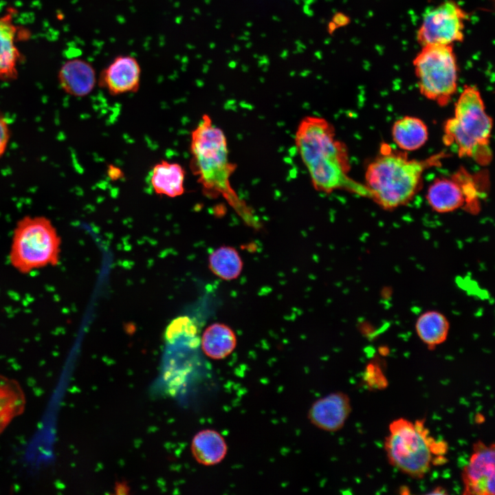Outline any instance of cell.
<instances>
[{"label": "cell", "mask_w": 495, "mask_h": 495, "mask_svg": "<svg viewBox=\"0 0 495 495\" xmlns=\"http://www.w3.org/2000/svg\"><path fill=\"white\" fill-rule=\"evenodd\" d=\"M296 144L317 190L331 192L344 188L370 198L366 186L348 176L346 148L336 139L333 127L324 119L305 118L297 129Z\"/></svg>", "instance_id": "6da1fadb"}, {"label": "cell", "mask_w": 495, "mask_h": 495, "mask_svg": "<svg viewBox=\"0 0 495 495\" xmlns=\"http://www.w3.org/2000/svg\"><path fill=\"white\" fill-rule=\"evenodd\" d=\"M190 168L197 177L204 195H222L228 200L236 199L230 177L235 165L229 161L226 138L210 117L204 114L191 133Z\"/></svg>", "instance_id": "7a4b0ae2"}, {"label": "cell", "mask_w": 495, "mask_h": 495, "mask_svg": "<svg viewBox=\"0 0 495 495\" xmlns=\"http://www.w3.org/2000/svg\"><path fill=\"white\" fill-rule=\"evenodd\" d=\"M492 120L479 90L466 85L455 103L454 116L444 125L445 144L455 146L460 157L485 165L492 157Z\"/></svg>", "instance_id": "3957f363"}, {"label": "cell", "mask_w": 495, "mask_h": 495, "mask_svg": "<svg viewBox=\"0 0 495 495\" xmlns=\"http://www.w3.org/2000/svg\"><path fill=\"white\" fill-rule=\"evenodd\" d=\"M431 160L409 159L385 151L366 170L364 186L370 198L384 209L408 203L418 190L422 175Z\"/></svg>", "instance_id": "277c9868"}, {"label": "cell", "mask_w": 495, "mask_h": 495, "mask_svg": "<svg viewBox=\"0 0 495 495\" xmlns=\"http://www.w3.org/2000/svg\"><path fill=\"white\" fill-rule=\"evenodd\" d=\"M389 463L404 474L422 478L433 464L432 454H445V441H435L426 428L424 419L412 422L404 418L393 421L384 440Z\"/></svg>", "instance_id": "5b68a950"}, {"label": "cell", "mask_w": 495, "mask_h": 495, "mask_svg": "<svg viewBox=\"0 0 495 495\" xmlns=\"http://www.w3.org/2000/svg\"><path fill=\"white\" fill-rule=\"evenodd\" d=\"M61 239L52 221L44 216H25L13 230L9 260L22 274L59 263Z\"/></svg>", "instance_id": "8992f818"}, {"label": "cell", "mask_w": 495, "mask_h": 495, "mask_svg": "<svg viewBox=\"0 0 495 495\" xmlns=\"http://www.w3.org/2000/svg\"><path fill=\"white\" fill-rule=\"evenodd\" d=\"M420 93L446 105L457 91L459 67L453 45L423 46L412 61Z\"/></svg>", "instance_id": "52a82bcc"}, {"label": "cell", "mask_w": 495, "mask_h": 495, "mask_svg": "<svg viewBox=\"0 0 495 495\" xmlns=\"http://www.w3.org/2000/svg\"><path fill=\"white\" fill-rule=\"evenodd\" d=\"M164 338V375L169 386L175 387L184 383L198 363L201 346L197 325L188 316H178L166 327Z\"/></svg>", "instance_id": "ba28073f"}, {"label": "cell", "mask_w": 495, "mask_h": 495, "mask_svg": "<svg viewBox=\"0 0 495 495\" xmlns=\"http://www.w3.org/2000/svg\"><path fill=\"white\" fill-rule=\"evenodd\" d=\"M468 18L463 8L446 0L426 12L417 33L421 47L429 45H453L464 38Z\"/></svg>", "instance_id": "9c48e42d"}, {"label": "cell", "mask_w": 495, "mask_h": 495, "mask_svg": "<svg viewBox=\"0 0 495 495\" xmlns=\"http://www.w3.org/2000/svg\"><path fill=\"white\" fill-rule=\"evenodd\" d=\"M495 446L481 440L473 444L472 453L462 470L463 494H495Z\"/></svg>", "instance_id": "30bf717a"}, {"label": "cell", "mask_w": 495, "mask_h": 495, "mask_svg": "<svg viewBox=\"0 0 495 495\" xmlns=\"http://www.w3.org/2000/svg\"><path fill=\"white\" fill-rule=\"evenodd\" d=\"M141 67L131 55H118L101 71L98 85L111 96L137 92L141 80Z\"/></svg>", "instance_id": "8fae6325"}, {"label": "cell", "mask_w": 495, "mask_h": 495, "mask_svg": "<svg viewBox=\"0 0 495 495\" xmlns=\"http://www.w3.org/2000/svg\"><path fill=\"white\" fill-rule=\"evenodd\" d=\"M351 410L348 395L336 391L316 400L308 410L307 418L317 428L333 432L343 428Z\"/></svg>", "instance_id": "7c38bea8"}, {"label": "cell", "mask_w": 495, "mask_h": 495, "mask_svg": "<svg viewBox=\"0 0 495 495\" xmlns=\"http://www.w3.org/2000/svg\"><path fill=\"white\" fill-rule=\"evenodd\" d=\"M15 10L10 8L0 16V80L11 81L18 77L22 59L16 42L28 38V31L14 23Z\"/></svg>", "instance_id": "4fadbf2b"}, {"label": "cell", "mask_w": 495, "mask_h": 495, "mask_svg": "<svg viewBox=\"0 0 495 495\" xmlns=\"http://www.w3.org/2000/svg\"><path fill=\"white\" fill-rule=\"evenodd\" d=\"M58 81L66 94L75 97H84L89 95L96 86V69L91 63L85 59L72 58L60 67Z\"/></svg>", "instance_id": "5bb4252c"}, {"label": "cell", "mask_w": 495, "mask_h": 495, "mask_svg": "<svg viewBox=\"0 0 495 495\" xmlns=\"http://www.w3.org/2000/svg\"><path fill=\"white\" fill-rule=\"evenodd\" d=\"M426 198L430 207L440 213L452 212L468 201L464 183L459 176L434 181L428 188Z\"/></svg>", "instance_id": "9a60e30c"}, {"label": "cell", "mask_w": 495, "mask_h": 495, "mask_svg": "<svg viewBox=\"0 0 495 495\" xmlns=\"http://www.w3.org/2000/svg\"><path fill=\"white\" fill-rule=\"evenodd\" d=\"M185 174L179 164L162 160L152 169L151 184L157 195L176 197L184 193Z\"/></svg>", "instance_id": "2e32d148"}, {"label": "cell", "mask_w": 495, "mask_h": 495, "mask_svg": "<svg viewBox=\"0 0 495 495\" xmlns=\"http://www.w3.org/2000/svg\"><path fill=\"white\" fill-rule=\"evenodd\" d=\"M191 451L196 461L204 465H214L226 456L228 446L223 437L217 431L205 429L192 439Z\"/></svg>", "instance_id": "e0dca14e"}, {"label": "cell", "mask_w": 495, "mask_h": 495, "mask_svg": "<svg viewBox=\"0 0 495 495\" xmlns=\"http://www.w3.org/2000/svg\"><path fill=\"white\" fill-rule=\"evenodd\" d=\"M236 342L234 331L222 323L210 324L200 338V346L204 353L217 360L229 356L235 349Z\"/></svg>", "instance_id": "ac0fdd59"}, {"label": "cell", "mask_w": 495, "mask_h": 495, "mask_svg": "<svg viewBox=\"0 0 495 495\" xmlns=\"http://www.w3.org/2000/svg\"><path fill=\"white\" fill-rule=\"evenodd\" d=\"M25 402L20 384L0 375V434L14 418L23 413Z\"/></svg>", "instance_id": "d6986e66"}, {"label": "cell", "mask_w": 495, "mask_h": 495, "mask_svg": "<svg viewBox=\"0 0 495 495\" xmlns=\"http://www.w3.org/2000/svg\"><path fill=\"white\" fill-rule=\"evenodd\" d=\"M391 133L395 144L407 151L420 148L428 138L427 125L422 120L414 116H407L396 120Z\"/></svg>", "instance_id": "ffe728a7"}, {"label": "cell", "mask_w": 495, "mask_h": 495, "mask_svg": "<svg viewBox=\"0 0 495 495\" xmlns=\"http://www.w3.org/2000/svg\"><path fill=\"white\" fill-rule=\"evenodd\" d=\"M417 333L429 349L446 341L450 324L446 317L437 311H428L421 314L415 324Z\"/></svg>", "instance_id": "44dd1931"}, {"label": "cell", "mask_w": 495, "mask_h": 495, "mask_svg": "<svg viewBox=\"0 0 495 495\" xmlns=\"http://www.w3.org/2000/svg\"><path fill=\"white\" fill-rule=\"evenodd\" d=\"M209 268L225 280L236 279L241 273L242 259L237 250L230 246H221L209 256Z\"/></svg>", "instance_id": "7402d4cb"}, {"label": "cell", "mask_w": 495, "mask_h": 495, "mask_svg": "<svg viewBox=\"0 0 495 495\" xmlns=\"http://www.w3.org/2000/svg\"><path fill=\"white\" fill-rule=\"evenodd\" d=\"M11 138V131L9 123L0 111V157H1L8 148Z\"/></svg>", "instance_id": "603a6c76"}, {"label": "cell", "mask_w": 495, "mask_h": 495, "mask_svg": "<svg viewBox=\"0 0 495 495\" xmlns=\"http://www.w3.org/2000/svg\"><path fill=\"white\" fill-rule=\"evenodd\" d=\"M376 377H384L380 369L373 364H368L366 367L364 380L367 384L377 388H384L386 385L380 382Z\"/></svg>", "instance_id": "cb8c5ba5"}, {"label": "cell", "mask_w": 495, "mask_h": 495, "mask_svg": "<svg viewBox=\"0 0 495 495\" xmlns=\"http://www.w3.org/2000/svg\"><path fill=\"white\" fill-rule=\"evenodd\" d=\"M107 173L109 178L112 181H117L124 177L123 171L119 167L113 164L108 165Z\"/></svg>", "instance_id": "d4e9b609"}, {"label": "cell", "mask_w": 495, "mask_h": 495, "mask_svg": "<svg viewBox=\"0 0 495 495\" xmlns=\"http://www.w3.org/2000/svg\"><path fill=\"white\" fill-rule=\"evenodd\" d=\"M331 21L336 24L337 28H340L346 25L350 22V19L342 12H336Z\"/></svg>", "instance_id": "484cf974"}, {"label": "cell", "mask_w": 495, "mask_h": 495, "mask_svg": "<svg viewBox=\"0 0 495 495\" xmlns=\"http://www.w3.org/2000/svg\"><path fill=\"white\" fill-rule=\"evenodd\" d=\"M337 28H337V26L336 25V24H335L334 23H333L332 21H330V22L329 23V24H328V26H327L328 33H329V34H332Z\"/></svg>", "instance_id": "4316f807"}, {"label": "cell", "mask_w": 495, "mask_h": 495, "mask_svg": "<svg viewBox=\"0 0 495 495\" xmlns=\"http://www.w3.org/2000/svg\"><path fill=\"white\" fill-rule=\"evenodd\" d=\"M430 494H446V492L445 489H443L441 487H439L435 488L434 490H433L432 492H430Z\"/></svg>", "instance_id": "83f0119b"}]
</instances>
